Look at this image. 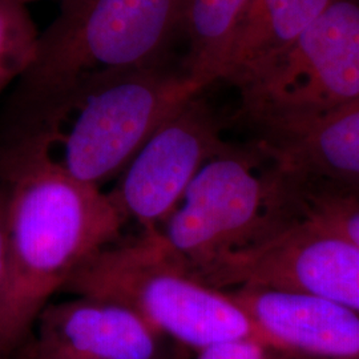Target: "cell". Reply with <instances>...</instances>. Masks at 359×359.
<instances>
[{
  "label": "cell",
  "instance_id": "1",
  "mask_svg": "<svg viewBox=\"0 0 359 359\" xmlns=\"http://www.w3.org/2000/svg\"><path fill=\"white\" fill-rule=\"evenodd\" d=\"M8 196V264L0 292V359H13L52 295L127 225L108 194L26 154L0 152Z\"/></svg>",
  "mask_w": 359,
  "mask_h": 359
},
{
  "label": "cell",
  "instance_id": "2",
  "mask_svg": "<svg viewBox=\"0 0 359 359\" xmlns=\"http://www.w3.org/2000/svg\"><path fill=\"white\" fill-rule=\"evenodd\" d=\"M205 90L184 68L165 65L100 79L16 112L3 149L102 189L169 116Z\"/></svg>",
  "mask_w": 359,
  "mask_h": 359
},
{
  "label": "cell",
  "instance_id": "3",
  "mask_svg": "<svg viewBox=\"0 0 359 359\" xmlns=\"http://www.w3.org/2000/svg\"><path fill=\"white\" fill-rule=\"evenodd\" d=\"M62 292L118 302L188 351L234 339L271 347L228 292L193 277L156 231L105 246Z\"/></svg>",
  "mask_w": 359,
  "mask_h": 359
},
{
  "label": "cell",
  "instance_id": "4",
  "mask_svg": "<svg viewBox=\"0 0 359 359\" xmlns=\"http://www.w3.org/2000/svg\"><path fill=\"white\" fill-rule=\"evenodd\" d=\"M182 0H65L19 79L16 112L92 81L164 65Z\"/></svg>",
  "mask_w": 359,
  "mask_h": 359
},
{
  "label": "cell",
  "instance_id": "5",
  "mask_svg": "<svg viewBox=\"0 0 359 359\" xmlns=\"http://www.w3.org/2000/svg\"><path fill=\"white\" fill-rule=\"evenodd\" d=\"M297 217L286 177L255 140L208 160L157 229L193 277L268 240Z\"/></svg>",
  "mask_w": 359,
  "mask_h": 359
},
{
  "label": "cell",
  "instance_id": "6",
  "mask_svg": "<svg viewBox=\"0 0 359 359\" xmlns=\"http://www.w3.org/2000/svg\"><path fill=\"white\" fill-rule=\"evenodd\" d=\"M250 126L316 115L359 100V0H334L283 57L240 90Z\"/></svg>",
  "mask_w": 359,
  "mask_h": 359
},
{
  "label": "cell",
  "instance_id": "7",
  "mask_svg": "<svg viewBox=\"0 0 359 359\" xmlns=\"http://www.w3.org/2000/svg\"><path fill=\"white\" fill-rule=\"evenodd\" d=\"M196 278L219 290L261 286L306 293L359 311V248L304 218Z\"/></svg>",
  "mask_w": 359,
  "mask_h": 359
},
{
  "label": "cell",
  "instance_id": "8",
  "mask_svg": "<svg viewBox=\"0 0 359 359\" xmlns=\"http://www.w3.org/2000/svg\"><path fill=\"white\" fill-rule=\"evenodd\" d=\"M201 95L180 107L154 130L107 192L126 222L157 231L177 208L208 160L231 142Z\"/></svg>",
  "mask_w": 359,
  "mask_h": 359
},
{
  "label": "cell",
  "instance_id": "9",
  "mask_svg": "<svg viewBox=\"0 0 359 359\" xmlns=\"http://www.w3.org/2000/svg\"><path fill=\"white\" fill-rule=\"evenodd\" d=\"M188 350L136 311L109 299L76 295L48 304L13 359H187Z\"/></svg>",
  "mask_w": 359,
  "mask_h": 359
},
{
  "label": "cell",
  "instance_id": "10",
  "mask_svg": "<svg viewBox=\"0 0 359 359\" xmlns=\"http://www.w3.org/2000/svg\"><path fill=\"white\" fill-rule=\"evenodd\" d=\"M226 292L274 350L314 359H359V311L290 290L240 286Z\"/></svg>",
  "mask_w": 359,
  "mask_h": 359
},
{
  "label": "cell",
  "instance_id": "11",
  "mask_svg": "<svg viewBox=\"0 0 359 359\" xmlns=\"http://www.w3.org/2000/svg\"><path fill=\"white\" fill-rule=\"evenodd\" d=\"M250 126L256 142L285 172L359 184V100L322 114Z\"/></svg>",
  "mask_w": 359,
  "mask_h": 359
},
{
  "label": "cell",
  "instance_id": "12",
  "mask_svg": "<svg viewBox=\"0 0 359 359\" xmlns=\"http://www.w3.org/2000/svg\"><path fill=\"white\" fill-rule=\"evenodd\" d=\"M334 0H249L234 29L221 79L238 90L264 76Z\"/></svg>",
  "mask_w": 359,
  "mask_h": 359
},
{
  "label": "cell",
  "instance_id": "13",
  "mask_svg": "<svg viewBox=\"0 0 359 359\" xmlns=\"http://www.w3.org/2000/svg\"><path fill=\"white\" fill-rule=\"evenodd\" d=\"M249 0H182L185 72L205 88L221 79L234 29Z\"/></svg>",
  "mask_w": 359,
  "mask_h": 359
},
{
  "label": "cell",
  "instance_id": "14",
  "mask_svg": "<svg viewBox=\"0 0 359 359\" xmlns=\"http://www.w3.org/2000/svg\"><path fill=\"white\" fill-rule=\"evenodd\" d=\"M283 172L297 217L311 221L359 248L358 184Z\"/></svg>",
  "mask_w": 359,
  "mask_h": 359
},
{
  "label": "cell",
  "instance_id": "15",
  "mask_svg": "<svg viewBox=\"0 0 359 359\" xmlns=\"http://www.w3.org/2000/svg\"><path fill=\"white\" fill-rule=\"evenodd\" d=\"M38 39L26 4L0 0V92L25 74Z\"/></svg>",
  "mask_w": 359,
  "mask_h": 359
},
{
  "label": "cell",
  "instance_id": "16",
  "mask_svg": "<svg viewBox=\"0 0 359 359\" xmlns=\"http://www.w3.org/2000/svg\"><path fill=\"white\" fill-rule=\"evenodd\" d=\"M274 351L255 339H234L198 348L187 359H271Z\"/></svg>",
  "mask_w": 359,
  "mask_h": 359
},
{
  "label": "cell",
  "instance_id": "17",
  "mask_svg": "<svg viewBox=\"0 0 359 359\" xmlns=\"http://www.w3.org/2000/svg\"><path fill=\"white\" fill-rule=\"evenodd\" d=\"M8 243H10V229H8V196L3 185H0V292L7 274L8 264Z\"/></svg>",
  "mask_w": 359,
  "mask_h": 359
},
{
  "label": "cell",
  "instance_id": "18",
  "mask_svg": "<svg viewBox=\"0 0 359 359\" xmlns=\"http://www.w3.org/2000/svg\"><path fill=\"white\" fill-rule=\"evenodd\" d=\"M271 359H314L310 357H305V355H299V354H294V353H287V351H274V355Z\"/></svg>",
  "mask_w": 359,
  "mask_h": 359
},
{
  "label": "cell",
  "instance_id": "19",
  "mask_svg": "<svg viewBox=\"0 0 359 359\" xmlns=\"http://www.w3.org/2000/svg\"><path fill=\"white\" fill-rule=\"evenodd\" d=\"M8 1H16V3H20V4H26V6H28L29 3H34V1H40V0H8Z\"/></svg>",
  "mask_w": 359,
  "mask_h": 359
}]
</instances>
